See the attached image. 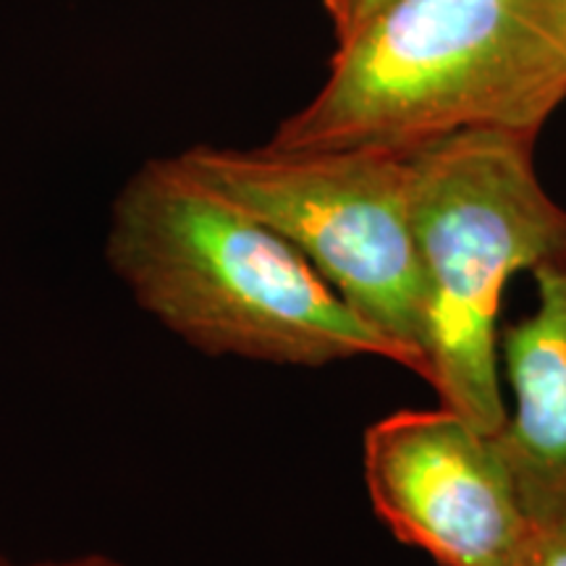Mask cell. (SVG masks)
<instances>
[{
	"label": "cell",
	"instance_id": "8992f818",
	"mask_svg": "<svg viewBox=\"0 0 566 566\" xmlns=\"http://www.w3.org/2000/svg\"><path fill=\"white\" fill-rule=\"evenodd\" d=\"M537 307L499 331L514 394L499 441L525 499H566V252L533 271Z\"/></svg>",
	"mask_w": 566,
	"mask_h": 566
},
{
	"label": "cell",
	"instance_id": "7a4b0ae2",
	"mask_svg": "<svg viewBox=\"0 0 566 566\" xmlns=\"http://www.w3.org/2000/svg\"><path fill=\"white\" fill-rule=\"evenodd\" d=\"M566 101V0H388L336 40L279 150H409L467 129L533 134Z\"/></svg>",
	"mask_w": 566,
	"mask_h": 566
},
{
	"label": "cell",
	"instance_id": "52a82bcc",
	"mask_svg": "<svg viewBox=\"0 0 566 566\" xmlns=\"http://www.w3.org/2000/svg\"><path fill=\"white\" fill-rule=\"evenodd\" d=\"M527 533L512 566H566V499H525Z\"/></svg>",
	"mask_w": 566,
	"mask_h": 566
},
{
	"label": "cell",
	"instance_id": "6da1fadb",
	"mask_svg": "<svg viewBox=\"0 0 566 566\" xmlns=\"http://www.w3.org/2000/svg\"><path fill=\"white\" fill-rule=\"evenodd\" d=\"M105 258L145 313L212 357L323 367L405 354L181 155L137 168L111 210Z\"/></svg>",
	"mask_w": 566,
	"mask_h": 566
},
{
	"label": "cell",
	"instance_id": "3957f363",
	"mask_svg": "<svg viewBox=\"0 0 566 566\" xmlns=\"http://www.w3.org/2000/svg\"><path fill=\"white\" fill-rule=\"evenodd\" d=\"M535 137L467 129L405 150L407 208L428 292V384L499 436L506 283L566 252V210L535 171Z\"/></svg>",
	"mask_w": 566,
	"mask_h": 566
},
{
	"label": "cell",
	"instance_id": "9c48e42d",
	"mask_svg": "<svg viewBox=\"0 0 566 566\" xmlns=\"http://www.w3.org/2000/svg\"><path fill=\"white\" fill-rule=\"evenodd\" d=\"M0 566H19V564L0 562ZM24 566H126V564L116 562V558H111V556H103V554H90V556H80V558H69V562H45V564H24Z\"/></svg>",
	"mask_w": 566,
	"mask_h": 566
},
{
	"label": "cell",
	"instance_id": "5b68a950",
	"mask_svg": "<svg viewBox=\"0 0 566 566\" xmlns=\"http://www.w3.org/2000/svg\"><path fill=\"white\" fill-rule=\"evenodd\" d=\"M373 509L441 566H512L527 501L499 436L457 409H405L373 422L363 449Z\"/></svg>",
	"mask_w": 566,
	"mask_h": 566
},
{
	"label": "cell",
	"instance_id": "ba28073f",
	"mask_svg": "<svg viewBox=\"0 0 566 566\" xmlns=\"http://www.w3.org/2000/svg\"><path fill=\"white\" fill-rule=\"evenodd\" d=\"M384 3H388V0H323L325 13H328L336 40L344 38V34H349L359 21H365Z\"/></svg>",
	"mask_w": 566,
	"mask_h": 566
},
{
	"label": "cell",
	"instance_id": "277c9868",
	"mask_svg": "<svg viewBox=\"0 0 566 566\" xmlns=\"http://www.w3.org/2000/svg\"><path fill=\"white\" fill-rule=\"evenodd\" d=\"M179 155L294 244L428 384V292L409 223L405 150L200 145Z\"/></svg>",
	"mask_w": 566,
	"mask_h": 566
}]
</instances>
